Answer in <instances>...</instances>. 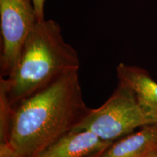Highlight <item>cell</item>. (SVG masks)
Here are the masks:
<instances>
[{"label": "cell", "mask_w": 157, "mask_h": 157, "mask_svg": "<svg viewBox=\"0 0 157 157\" xmlns=\"http://www.w3.org/2000/svg\"><path fill=\"white\" fill-rule=\"evenodd\" d=\"M157 151V124H147L116 140L101 157H147Z\"/></svg>", "instance_id": "obj_6"}, {"label": "cell", "mask_w": 157, "mask_h": 157, "mask_svg": "<svg viewBox=\"0 0 157 157\" xmlns=\"http://www.w3.org/2000/svg\"><path fill=\"white\" fill-rule=\"evenodd\" d=\"M79 68L77 51L65 41L60 25L54 20L39 21L25 40L16 68L7 78H0V90L15 107Z\"/></svg>", "instance_id": "obj_2"}, {"label": "cell", "mask_w": 157, "mask_h": 157, "mask_svg": "<svg viewBox=\"0 0 157 157\" xmlns=\"http://www.w3.org/2000/svg\"><path fill=\"white\" fill-rule=\"evenodd\" d=\"M38 21L32 0H0L1 77L16 68L23 45Z\"/></svg>", "instance_id": "obj_4"}, {"label": "cell", "mask_w": 157, "mask_h": 157, "mask_svg": "<svg viewBox=\"0 0 157 157\" xmlns=\"http://www.w3.org/2000/svg\"><path fill=\"white\" fill-rule=\"evenodd\" d=\"M0 157H20L8 143H0Z\"/></svg>", "instance_id": "obj_8"}, {"label": "cell", "mask_w": 157, "mask_h": 157, "mask_svg": "<svg viewBox=\"0 0 157 157\" xmlns=\"http://www.w3.org/2000/svg\"><path fill=\"white\" fill-rule=\"evenodd\" d=\"M38 21L44 20L45 0H32Z\"/></svg>", "instance_id": "obj_9"}, {"label": "cell", "mask_w": 157, "mask_h": 157, "mask_svg": "<svg viewBox=\"0 0 157 157\" xmlns=\"http://www.w3.org/2000/svg\"><path fill=\"white\" fill-rule=\"evenodd\" d=\"M147 157H157V151H156L154 152L153 154H151V155H149V156H147Z\"/></svg>", "instance_id": "obj_11"}, {"label": "cell", "mask_w": 157, "mask_h": 157, "mask_svg": "<svg viewBox=\"0 0 157 157\" xmlns=\"http://www.w3.org/2000/svg\"><path fill=\"white\" fill-rule=\"evenodd\" d=\"M148 124L132 90L118 83L109 99L90 109L73 129L87 130L102 140L114 142Z\"/></svg>", "instance_id": "obj_3"}, {"label": "cell", "mask_w": 157, "mask_h": 157, "mask_svg": "<svg viewBox=\"0 0 157 157\" xmlns=\"http://www.w3.org/2000/svg\"><path fill=\"white\" fill-rule=\"evenodd\" d=\"M78 71L67 72L14 107L7 143L20 157H36L90 111L82 97Z\"/></svg>", "instance_id": "obj_1"}, {"label": "cell", "mask_w": 157, "mask_h": 157, "mask_svg": "<svg viewBox=\"0 0 157 157\" xmlns=\"http://www.w3.org/2000/svg\"><path fill=\"white\" fill-rule=\"evenodd\" d=\"M103 151H100V152H98V153H96V154H93V155H90V156H87V157H101Z\"/></svg>", "instance_id": "obj_10"}, {"label": "cell", "mask_w": 157, "mask_h": 157, "mask_svg": "<svg viewBox=\"0 0 157 157\" xmlns=\"http://www.w3.org/2000/svg\"><path fill=\"white\" fill-rule=\"evenodd\" d=\"M113 143L102 140L90 131L72 129L36 157H87L105 151Z\"/></svg>", "instance_id": "obj_5"}, {"label": "cell", "mask_w": 157, "mask_h": 157, "mask_svg": "<svg viewBox=\"0 0 157 157\" xmlns=\"http://www.w3.org/2000/svg\"><path fill=\"white\" fill-rule=\"evenodd\" d=\"M14 107L10 105L2 90H0V143H7L10 132Z\"/></svg>", "instance_id": "obj_7"}]
</instances>
